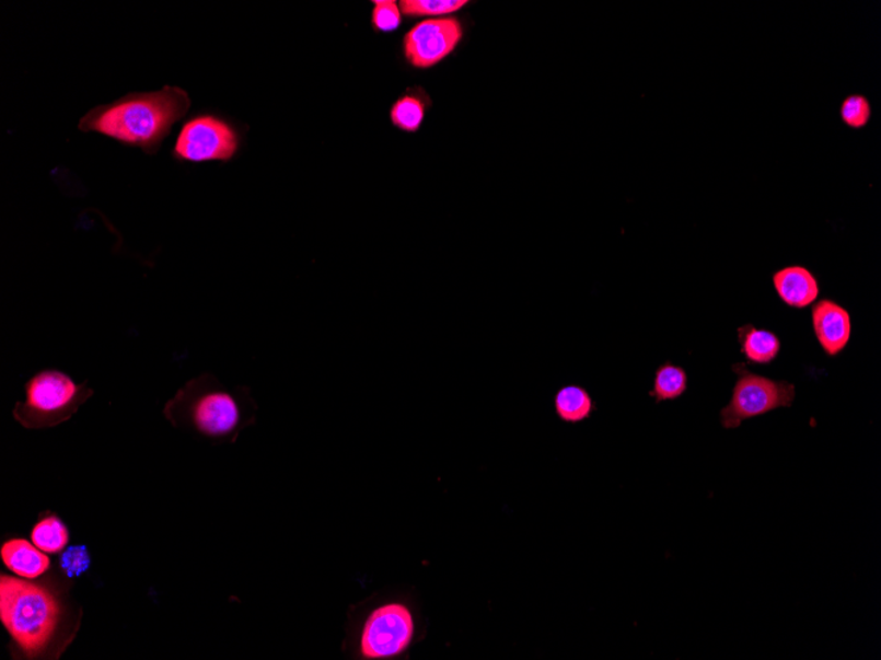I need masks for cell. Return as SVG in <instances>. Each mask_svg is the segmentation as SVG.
<instances>
[{
    "instance_id": "8992f818",
    "label": "cell",
    "mask_w": 881,
    "mask_h": 660,
    "mask_svg": "<svg viewBox=\"0 0 881 660\" xmlns=\"http://www.w3.org/2000/svg\"><path fill=\"white\" fill-rule=\"evenodd\" d=\"M734 371L738 373L734 390L729 404L719 414L726 430L738 429L744 420L793 405L795 384L761 377L745 370L743 364L734 366Z\"/></svg>"
},
{
    "instance_id": "5b68a950",
    "label": "cell",
    "mask_w": 881,
    "mask_h": 660,
    "mask_svg": "<svg viewBox=\"0 0 881 660\" xmlns=\"http://www.w3.org/2000/svg\"><path fill=\"white\" fill-rule=\"evenodd\" d=\"M92 394L85 384H76L67 373L40 371L25 384L27 398L16 405L14 416L27 429H47L66 422Z\"/></svg>"
},
{
    "instance_id": "d6986e66",
    "label": "cell",
    "mask_w": 881,
    "mask_h": 660,
    "mask_svg": "<svg viewBox=\"0 0 881 660\" xmlns=\"http://www.w3.org/2000/svg\"><path fill=\"white\" fill-rule=\"evenodd\" d=\"M371 23L376 32H395L403 23V14L395 0H375Z\"/></svg>"
},
{
    "instance_id": "e0dca14e",
    "label": "cell",
    "mask_w": 881,
    "mask_h": 660,
    "mask_svg": "<svg viewBox=\"0 0 881 660\" xmlns=\"http://www.w3.org/2000/svg\"><path fill=\"white\" fill-rule=\"evenodd\" d=\"M468 4L467 0H402V14L408 18H447Z\"/></svg>"
},
{
    "instance_id": "7a4b0ae2",
    "label": "cell",
    "mask_w": 881,
    "mask_h": 660,
    "mask_svg": "<svg viewBox=\"0 0 881 660\" xmlns=\"http://www.w3.org/2000/svg\"><path fill=\"white\" fill-rule=\"evenodd\" d=\"M415 604L401 594L375 593L347 612L343 652L352 660L402 659L420 636Z\"/></svg>"
},
{
    "instance_id": "3957f363",
    "label": "cell",
    "mask_w": 881,
    "mask_h": 660,
    "mask_svg": "<svg viewBox=\"0 0 881 660\" xmlns=\"http://www.w3.org/2000/svg\"><path fill=\"white\" fill-rule=\"evenodd\" d=\"M256 404L248 387L235 390L205 373L189 381L165 407L166 417L183 429L217 443H234L256 420Z\"/></svg>"
},
{
    "instance_id": "ac0fdd59",
    "label": "cell",
    "mask_w": 881,
    "mask_h": 660,
    "mask_svg": "<svg viewBox=\"0 0 881 660\" xmlns=\"http://www.w3.org/2000/svg\"><path fill=\"white\" fill-rule=\"evenodd\" d=\"M842 121L853 129L865 128L871 120L872 107L867 96L860 94L848 95L839 108Z\"/></svg>"
},
{
    "instance_id": "277c9868",
    "label": "cell",
    "mask_w": 881,
    "mask_h": 660,
    "mask_svg": "<svg viewBox=\"0 0 881 660\" xmlns=\"http://www.w3.org/2000/svg\"><path fill=\"white\" fill-rule=\"evenodd\" d=\"M0 620L25 656L34 658L54 638L61 607L47 588L2 575Z\"/></svg>"
},
{
    "instance_id": "5bb4252c",
    "label": "cell",
    "mask_w": 881,
    "mask_h": 660,
    "mask_svg": "<svg viewBox=\"0 0 881 660\" xmlns=\"http://www.w3.org/2000/svg\"><path fill=\"white\" fill-rule=\"evenodd\" d=\"M596 405L590 393L581 385L563 386L555 396V412L565 424L577 425L593 416Z\"/></svg>"
},
{
    "instance_id": "30bf717a",
    "label": "cell",
    "mask_w": 881,
    "mask_h": 660,
    "mask_svg": "<svg viewBox=\"0 0 881 660\" xmlns=\"http://www.w3.org/2000/svg\"><path fill=\"white\" fill-rule=\"evenodd\" d=\"M772 282L784 303L795 309H805L819 300L820 283L815 276L801 265L777 270Z\"/></svg>"
},
{
    "instance_id": "ba28073f",
    "label": "cell",
    "mask_w": 881,
    "mask_h": 660,
    "mask_svg": "<svg viewBox=\"0 0 881 660\" xmlns=\"http://www.w3.org/2000/svg\"><path fill=\"white\" fill-rule=\"evenodd\" d=\"M463 38L459 18L427 19L417 23L404 36L405 60L415 69H430L454 54Z\"/></svg>"
},
{
    "instance_id": "8fae6325",
    "label": "cell",
    "mask_w": 881,
    "mask_h": 660,
    "mask_svg": "<svg viewBox=\"0 0 881 660\" xmlns=\"http://www.w3.org/2000/svg\"><path fill=\"white\" fill-rule=\"evenodd\" d=\"M4 566L23 579L34 580L48 571L50 560L34 543L11 540L0 549Z\"/></svg>"
},
{
    "instance_id": "52a82bcc",
    "label": "cell",
    "mask_w": 881,
    "mask_h": 660,
    "mask_svg": "<svg viewBox=\"0 0 881 660\" xmlns=\"http://www.w3.org/2000/svg\"><path fill=\"white\" fill-rule=\"evenodd\" d=\"M240 132L230 121L211 114L197 115L179 129L173 158L179 163H228L240 151Z\"/></svg>"
},
{
    "instance_id": "7c38bea8",
    "label": "cell",
    "mask_w": 881,
    "mask_h": 660,
    "mask_svg": "<svg viewBox=\"0 0 881 660\" xmlns=\"http://www.w3.org/2000/svg\"><path fill=\"white\" fill-rule=\"evenodd\" d=\"M430 105H432V101L421 88L408 89L392 105L390 112L391 123L403 132L415 134L419 131L424 120H426Z\"/></svg>"
},
{
    "instance_id": "9c48e42d",
    "label": "cell",
    "mask_w": 881,
    "mask_h": 660,
    "mask_svg": "<svg viewBox=\"0 0 881 660\" xmlns=\"http://www.w3.org/2000/svg\"><path fill=\"white\" fill-rule=\"evenodd\" d=\"M812 321L823 352L835 358L845 351L853 332L851 315L845 308L833 300H820L812 308Z\"/></svg>"
},
{
    "instance_id": "ffe728a7",
    "label": "cell",
    "mask_w": 881,
    "mask_h": 660,
    "mask_svg": "<svg viewBox=\"0 0 881 660\" xmlns=\"http://www.w3.org/2000/svg\"><path fill=\"white\" fill-rule=\"evenodd\" d=\"M90 555L85 546H72L62 553L60 566L69 578H79L90 567Z\"/></svg>"
},
{
    "instance_id": "2e32d148",
    "label": "cell",
    "mask_w": 881,
    "mask_h": 660,
    "mask_svg": "<svg viewBox=\"0 0 881 660\" xmlns=\"http://www.w3.org/2000/svg\"><path fill=\"white\" fill-rule=\"evenodd\" d=\"M31 541L43 553L59 554L69 543V532L57 517H48L36 523L31 533Z\"/></svg>"
},
{
    "instance_id": "4fadbf2b",
    "label": "cell",
    "mask_w": 881,
    "mask_h": 660,
    "mask_svg": "<svg viewBox=\"0 0 881 660\" xmlns=\"http://www.w3.org/2000/svg\"><path fill=\"white\" fill-rule=\"evenodd\" d=\"M738 340L750 364H770L780 354L781 341L768 329L745 325L738 329Z\"/></svg>"
},
{
    "instance_id": "9a60e30c",
    "label": "cell",
    "mask_w": 881,
    "mask_h": 660,
    "mask_svg": "<svg viewBox=\"0 0 881 660\" xmlns=\"http://www.w3.org/2000/svg\"><path fill=\"white\" fill-rule=\"evenodd\" d=\"M687 391V373L683 367L671 361L661 364L654 372L652 391L649 392L656 404L683 397Z\"/></svg>"
},
{
    "instance_id": "6da1fadb",
    "label": "cell",
    "mask_w": 881,
    "mask_h": 660,
    "mask_svg": "<svg viewBox=\"0 0 881 660\" xmlns=\"http://www.w3.org/2000/svg\"><path fill=\"white\" fill-rule=\"evenodd\" d=\"M192 102L182 88L165 86L159 92L131 93L90 109L80 120L82 132H95L120 144L158 153L173 126L188 114Z\"/></svg>"
}]
</instances>
